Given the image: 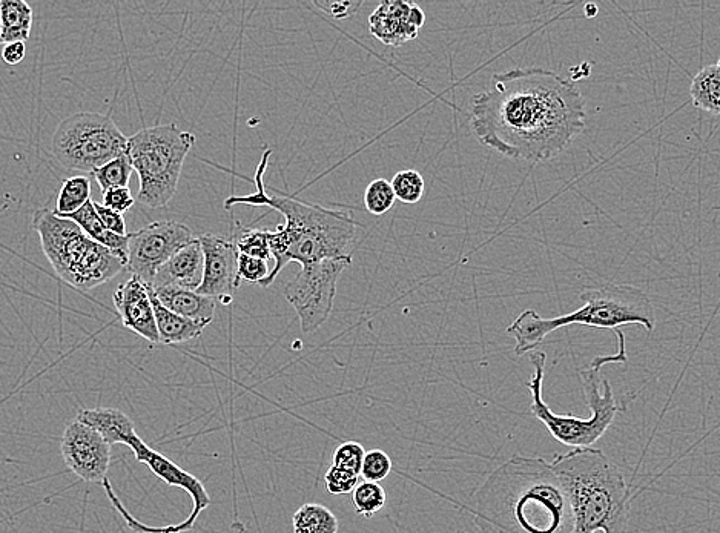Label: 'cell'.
<instances>
[{
    "label": "cell",
    "mask_w": 720,
    "mask_h": 533,
    "mask_svg": "<svg viewBox=\"0 0 720 533\" xmlns=\"http://www.w3.org/2000/svg\"><path fill=\"white\" fill-rule=\"evenodd\" d=\"M493 82L492 90L472 97L470 123L476 139L501 156L549 162L584 133L585 99L572 80L544 68H515Z\"/></svg>",
    "instance_id": "6da1fadb"
},
{
    "label": "cell",
    "mask_w": 720,
    "mask_h": 533,
    "mask_svg": "<svg viewBox=\"0 0 720 533\" xmlns=\"http://www.w3.org/2000/svg\"><path fill=\"white\" fill-rule=\"evenodd\" d=\"M478 533H575L572 501L552 464L515 455L490 472L475 494Z\"/></svg>",
    "instance_id": "7a4b0ae2"
},
{
    "label": "cell",
    "mask_w": 720,
    "mask_h": 533,
    "mask_svg": "<svg viewBox=\"0 0 720 533\" xmlns=\"http://www.w3.org/2000/svg\"><path fill=\"white\" fill-rule=\"evenodd\" d=\"M271 154V149H266L258 163L254 177L255 193L232 196L225 202L228 211L235 205L266 206L285 217L283 225L269 231V248L275 263L268 279L260 283L263 288L271 286L291 262L304 266L321 260L352 259L363 228L349 212L301 202L278 189H272V196L268 194L263 179Z\"/></svg>",
    "instance_id": "3957f363"
},
{
    "label": "cell",
    "mask_w": 720,
    "mask_h": 533,
    "mask_svg": "<svg viewBox=\"0 0 720 533\" xmlns=\"http://www.w3.org/2000/svg\"><path fill=\"white\" fill-rule=\"evenodd\" d=\"M572 501L575 533H625L630 487L618 464L593 447L573 449L553 458Z\"/></svg>",
    "instance_id": "277c9868"
},
{
    "label": "cell",
    "mask_w": 720,
    "mask_h": 533,
    "mask_svg": "<svg viewBox=\"0 0 720 533\" xmlns=\"http://www.w3.org/2000/svg\"><path fill=\"white\" fill-rule=\"evenodd\" d=\"M584 305L561 317L544 318L527 309L507 328L515 338V355L536 351L544 338L565 326L581 325L588 328L618 331L625 325H641L647 332L656 326V314L651 298L633 285H610L582 292Z\"/></svg>",
    "instance_id": "5b68a950"
},
{
    "label": "cell",
    "mask_w": 720,
    "mask_h": 533,
    "mask_svg": "<svg viewBox=\"0 0 720 533\" xmlns=\"http://www.w3.org/2000/svg\"><path fill=\"white\" fill-rule=\"evenodd\" d=\"M33 228L56 274L79 291L105 285L126 268L113 251L93 242L76 223L56 216L50 209L34 212Z\"/></svg>",
    "instance_id": "8992f818"
},
{
    "label": "cell",
    "mask_w": 720,
    "mask_h": 533,
    "mask_svg": "<svg viewBox=\"0 0 720 533\" xmlns=\"http://www.w3.org/2000/svg\"><path fill=\"white\" fill-rule=\"evenodd\" d=\"M194 143V134L180 130L176 123L149 126L128 137L126 156L134 173L139 174V203L160 209L171 202Z\"/></svg>",
    "instance_id": "52a82bcc"
},
{
    "label": "cell",
    "mask_w": 720,
    "mask_h": 533,
    "mask_svg": "<svg viewBox=\"0 0 720 533\" xmlns=\"http://www.w3.org/2000/svg\"><path fill=\"white\" fill-rule=\"evenodd\" d=\"M128 137L113 119L100 113H77L62 120L51 140V153L65 169L91 173L126 154Z\"/></svg>",
    "instance_id": "ba28073f"
},
{
    "label": "cell",
    "mask_w": 720,
    "mask_h": 533,
    "mask_svg": "<svg viewBox=\"0 0 720 533\" xmlns=\"http://www.w3.org/2000/svg\"><path fill=\"white\" fill-rule=\"evenodd\" d=\"M352 259H329L301 266L300 271L283 288L300 320L304 334H314L334 311L338 280Z\"/></svg>",
    "instance_id": "9c48e42d"
},
{
    "label": "cell",
    "mask_w": 720,
    "mask_h": 533,
    "mask_svg": "<svg viewBox=\"0 0 720 533\" xmlns=\"http://www.w3.org/2000/svg\"><path fill=\"white\" fill-rule=\"evenodd\" d=\"M128 447H131V451L136 455V460L139 461V463H145L160 480L165 481L169 486L179 487V489L188 492L192 504H194L191 515H189L185 521H182V523L174 524V526L159 527V529H151V527L134 520V518L128 514V510L122 506L116 494H114L113 487H111L109 481H103L102 484L103 487H105L106 495H108L113 506L119 510L120 515L125 518L129 529H133L134 532L139 533H182L186 532V530H191L203 510L208 509L212 503V498L209 497L205 484H203L199 478L189 474L188 471H183L182 467L177 466L176 463H172L165 455L154 451L139 435L128 444Z\"/></svg>",
    "instance_id": "30bf717a"
},
{
    "label": "cell",
    "mask_w": 720,
    "mask_h": 533,
    "mask_svg": "<svg viewBox=\"0 0 720 533\" xmlns=\"http://www.w3.org/2000/svg\"><path fill=\"white\" fill-rule=\"evenodd\" d=\"M194 239L191 229L183 223L172 220L149 223L145 228L128 234L125 269L151 286L157 269Z\"/></svg>",
    "instance_id": "8fae6325"
},
{
    "label": "cell",
    "mask_w": 720,
    "mask_h": 533,
    "mask_svg": "<svg viewBox=\"0 0 720 533\" xmlns=\"http://www.w3.org/2000/svg\"><path fill=\"white\" fill-rule=\"evenodd\" d=\"M60 452L68 469L86 483H103L111 464V446L90 426L74 420L63 431Z\"/></svg>",
    "instance_id": "7c38bea8"
},
{
    "label": "cell",
    "mask_w": 720,
    "mask_h": 533,
    "mask_svg": "<svg viewBox=\"0 0 720 533\" xmlns=\"http://www.w3.org/2000/svg\"><path fill=\"white\" fill-rule=\"evenodd\" d=\"M203 251V280L197 294L229 302L240 286L237 275V251L234 243L214 234L197 237Z\"/></svg>",
    "instance_id": "4fadbf2b"
},
{
    "label": "cell",
    "mask_w": 720,
    "mask_h": 533,
    "mask_svg": "<svg viewBox=\"0 0 720 533\" xmlns=\"http://www.w3.org/2000/svg\"><path fill=\"white\" fill-rule=\"evenodd\" d=\"M424 24V11L409 2H383L369 17L370 34L389 47L417 39Z\"/></svg>",
    "instance_id": "5bb4252c"
},
{
    "label": "cell",
    "mask_w": 720,
    "mask_h": 533,
    "mask_svg": "<svg viewBox=\"0 0 720 533\" xmlns=\"http://www.w3.org/2000/svg\"><path fill=\"white\" fill-rule=\"evenodd\" d=\"M113 302L126 329L145 338L152 345H159L156 318L149 298V285L131 275V279L120 283L114 292Z\"/></svg>",
    "instance_id": "9a60e30c"
},
{
    "label": "cell",
    "mask_w": 720,
    "mask_h": 533,
    "mask_svg": "<svg viewBox=\"0 0 720 533\" xmlns=\"http://www.w3.org/2000/svg\"><path fill=\"white\" fill-rule=\"evenodd\" d=\"M203 280V251L199 239L172 255L168 262L157 269L151 288H179L197 291Z\"/></svg>",
    "instance_id": "2e32d148"
},
{
    "label": "cell",
    "mask_w": 720,
    "mask_h": 533,
    "mask_svg": "<svg viewBox=\"0 0 720 533\" xmlns=\"http://www.w3.org/2000/svg\"><path fill=\"white\" fill-rule=\"evenodd\" d=\"M77 421L90 426L91 429L102 435L103 440L113 444H125L128 446L137 437L136 426L133 420L114 408L82 409L77 414Z\"/></svg>",
    "instance_id": "e0dca14e"
},
{
    "label": "cell",
    "mask_w": 720,
    "mask_h": 533,
    "mask_svg": "<svg viewBox=\"0 0 720 533\" xmlns=\"http://www.w3.org/2000/svg\"><path fill=\"white\" fill-rule=\"evenodd\" d=\"M154 294L166 309L180 315V317L188 318L192 322L203 323L206 326L211 325L212 320H214V298L179 288L156 289Z\"/></svg>",
    "instance_id": "ac0fdd59"
},
{
    "label": "cell",
    "mask_w": 720,
    "mask_h": 533,
    "mask_svg": "<svg viewBox=\"0 0 720 533\" xmlns=\"http://www.w3.org/2000/svg\"><path fill=\"white\" fill-rule=\"evenodd\" d=\"M149 298H151L152 311L156 318L159 345H180V343L200 337L205 331L206 325L203 323L192 322V320L180 317L166 309L159 302V298L156 297L151 286H149Z\"/></svg>",
    "instance_id": "d6986e66"
},
{
    "label": "cell",
    "mask_w": 720,
    "mask_h": 533,
    "mask_svg": "<svg viewBox=\"0 0 720 533\" xmlns=\"http://www.w3.org/2000/svg\"><path fill=\"white\" fill-rule=\"evenodd\" d=\"M62 219L71 220L76 223L86 237H90L93 242L99 243V245L105 246L109 251H113L117 257L125 262L128 259V234L126 236H116L113 232H109L108 229L103 226L100 222L99 216H97L96 209H94V202H86L79 211L70 214V216L62 217Z\"/></svg>",
    "instance_id": "ffe728a7"
},
{
    "label": "cell",
    "mask_w": 720,
    "mask_h": 533,
    "mask_svg": "<svg viewBox=\"0 0 720 533\" xmlns=\"http://www.w3.org/2000/svg\"><path fill=\"white\" fill-rule=\"evenodd\" d=\"M33 20V8L24 0H0V44L27 42Z\"/></svg>",
    "instance_id": "44dd1931"
},
{
    "label": "cell",
    "mask_w": 720,
    "mask_h": 533,
    "mask_svg": "<svg viewBox=\"0 0 720 533\" xmlns=\"http://www.w3.org/2000/svg\"><path fill=\"white\" fill-rule=\"evenodd\" d=\"M691 103L711 116L720 114V63H711L694 76L690 87Z\"/></svg>",
    "instance_id": "7402d4cb"
},
{
    "label": "cell",
    "mask_w": 720,
    "mask_h": 533,
    "mask_svg": "<svg viewBox=\"0 0 720 533\" xmlns=\"http://www.w3.org/2000/svg\"><path fill=\"white\" fill-rule=\"evenodd\" d=\"M294 533H338L340 523L331 509L323 504L306 503L292 518Z\"/></svg>",
    "instance_id": "603a6c76"
},
{
    "label": "cell",
    "mask_w": 720,
    "mask_h": 533,
    "mask_svg": "<svg viewBox=\"0 0 720 533\" xmlns=\"http://www.w3.org/2000/svg\"><path fill=\"white\" fill-rule=\"evenodd\" d=\"M91 200V180L88 176H74L65 180L57 194L54 214L67 217L79 211L86 202Z\"/></svg>",
    "instance_id": "cb8c5ba5"
},
{
    "label": "cell",
    "mask_w": 720,
    "mask_h": 533,
    "mask_svg": "<svg viewBox=\"0 0 720 533\" xmlns=\"http://www.w3.org/2000/svg\"><path fill=\"white\" fill-rule=\"evenodd\" d=\"M235 251L237 254L248 255L254 259L269 262L272 259L271 248H269V229L238 228L234 239Z\"/></svg>",
    "instance_id": "d4e9b609"
},
{
    "label": "cell",
    "mask_w": 720,
    "mask_h": 533,
    "mask_svg": "<svg viewBox=\"0 0 720 533\" xmlns=\"http://www.w3.org/2000/svg\"><path fill=\"white\" fill-rule=\"evenodd\" d=\"M386 501V490L381 487L380 483L361 481L352 490V503H354L355 512L364 518H372L377 515L386 506Z\"/></svg>",
    "instance_id": "484cf974"
},
{
    "label": "cell",
    "mask_w": 720,
    "mask_h": 533,
    "mask_svg": "<svg viewBox=\"0 0 720 533\" xmlns=\"http://www.w3.org/2000/svg\"><path fill=\"white\" fill-rule=\"evenodd\" d=\"M133 173V166H131L128 156L123 154V156L97 168L96 171H93V176L100 191L105 193L108 189L126 188Z\"/></svg>",
    "instance_id": "4316f807"
},
{
    "label": "cell",
    "mask_w": 720,
    "mask_h": 533,
    "mask_svg": "<svg viewBox=\"0 0 720 533\" xmlns=\"http://www.w3.org/2000/svg\"><path fill=\"white\" fill-rule=\"evenodd\" d=\"M390 186L394 189L395 199L407 203V205H415L420 202L426 191V182L415 169H404L395 174Z\"/></svg>",
    "instance_id": "83f0119b"
},
{
    "label": "cell",
    "mask_w": 720,
    "mask_h": 533,
    "mask_svg": "<svg viewBox=\"0 0 720 533\" xmlns=\"http://www.w3.org/2000/svg\"><path fill=\"white\" fill-rule=\"evenodd\" d=\"M395 202L397 199H395L394 189L386 179H377L367 185L366 193H364V206L372 216H383L394 208Z\"/></svg>",
    "instance_id": "f1b7e54d"
},
{
    "label": "cell",
    "mask_w": 720,
    "mask_h": 533,
    "mask_svg": "<svg viewBox=\"0 0 720 533\" xmlns=\"http://www.w3.org/2000/svg\"><path fill=\"white\" fill-rule=\"evenodd\" d=\"M364 454H366V451L358 441H346V443H341L335 449L331 466L360 477Z\"/></svg>",
    "instance_id": "f546056e"
},
{
    "label": "cell",
    "mask_w": 720,
    "mask_h": 533,
    "mask_svg": "<svg viewBox=\"0 0 720 533\" xmlns=\"http://www.w3.org/2000/svg\"><path fill=\"white\" fill-rule=\"evenodd\" d=\"M392 472V460L386 452L381 449H374L364 454L361 464V477L370 483H380L386 480Z\"/></svg>",
    "instance_id": "4dcf8cb0"
},
{
    "label": "cell",
    "mask_w": 720,
    "mask_h": 533,
    "mask_svg": "<svg viewBox=\"0 0 720 533\" xmlns=\"http://www.w3.org/2000/svg\"><path fill=\"white\" fill-rule=\"evenodd\" d=\"M269 272L271 269L265 260L254 259L248 255H237V275L240 282L260 285L263 280L268 279Z\"/></svg>",
    "instance_id": "1f68e13d"
},
{
    "label": "cell",
    "mask_w": 720,
    "mask_h": 533,
    "mask_svg": "<svg viewBox=\"0 0 720 533\" xmlns=\"http://www.w3.org/2000/svg\"><path fill=\"white\" fill-rule=\"evenodd\" d=\"M324 483H326V489L329 494L346 495L352 494V490H354L355 487H357V484L360 483V477L331 466L329 467V471L326 472Z\"/></svg>",
    "instance_id": "d6a6232c"
},
{
    "label": "cell",
    "mask_w": 720,
    "mask_h": 533,
    "mask_svg": "<svg viewBox=\"0 0 720 533\" xmlns=\"http://www.w3.org/2000/svg\"><path fill=\"white\" fill-rule=\"evenodd\" d=\"M136 199L131 193V189L126 188H113L108 189L103 193V203L105 208L113 209V211L119 212V214H125L129 209L133 208Z\"/></svg>",
    "instance_id": "836d02e7"
},
{
    "label": "cell",
    "mask_w": 720,
    "mask_h": 533,
    "mask_svg": "<svg viewBox=\"0 0 720 533\" xmlns=\"http://www.w3.org/2000/svg\"><path fill=\"white\" fill-rule=\"evenodd\" d=\"M94 209H96L100 222L109 232H113L116 236H126L128 234L126 232V220L122 214L113 211V209L105 208L102 203L97 202H94Z\"/></svg>",
    "instance_id": "e575fe53"
},
{
    "label": "cell",
    "mask_w": 720,
    "mask_h": 533,
    "mask_svg": "<svg viewBox=\"0 0 720 533\" xmlns=\"http://www.w3.org/2000/svg\"><path fill=\"white\" fill-rule=\"evenodd\" d=\"M314 5L320 8L327 16L334 17V19L337 20H343L347 19V17L354 16V14L360 10L363 2H352V0H347V2H327V0H323V2H314Z\"/></svg>",
    "instance_id": "d590c367"
},
{
    "label": "cell",
    "mask_w": 720,
    "mask_h": 533,
    "mask_svg": "<svg viewBox=\"0 0 720 533\" xmlns=\"http://www.w3.org/2000/svg\"><path fill=\"white\" fill-rule=\"evenodd\" d=\"M25 57H27V45H25V42H11V44L5 45L4 50H2V59L10 67L24 62Z\"/></svg>",
    "instance_id": "8d00e7d4"
},
{
    "label": "cell",
    "mask_w": 720,
    "mask_h": 533,
    "mask_svg": "<svg viewBox=\"0 0 720 533\" xmlns=\"http://www.w3.org/2000/svg\"><path fill=\"white\" fill-rule=\"evenodd\" d=\"M585 11H587L588 17H593V16H596V14H598V7H596V5L590 4V5H587V7H585Z\"/></svg>",
    "instance_id": "74e56055"
},
{
    "label": "cell",
    "mask_w": 720,
    "mask_h": 533,
    "mask_svg": "<svg viewBox=\"0 0 720 533\" xmlns=\"http://www.w3.org/2000/svg\"><path fill=\"white\" fill-rule=\"evenodd\" d=\"M0 31H2V25H0Z\"/></svg>",
    "instance_id": "f35d334b"
}]
</instances>
